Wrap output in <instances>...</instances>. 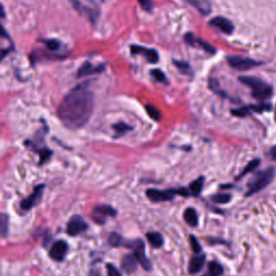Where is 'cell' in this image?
<instances>
[{"instance_id":"cell-1","label":"cell","mask_w":276,"mask_h":276,"mask_svg":"<svg viewBox=\"0 0 276 276\" xmlns=\"http://www.w3.org/2000/svg\"><path fill=\"white\" fill-rule=\"evenodd\" d=\"M89 86L90 81L76 86L58 105V119L67 129L83 128L91 119L94 109V95Z\"/></svg>"},{"instance_id":"cell-2","label":"cell","mask_w":276,"mask_h":276,"mask_svg":"<svg viewBox=\"0 0 276 276\" xmlns=\"http://www.w3.org/2000/svg\"><path fill=\"white\" fill-rule=\"evenodd\" d=\"M239 80L241 83L248 87L251 90L252 97L261 101V103L270 99L274 94L273 87L270 86L268 82H265L264 80H261L257 77L242 76L239 78Z\"/></svg>"},{"instance_id":"cell-3","label":"cell","mask_w":276,"mask_h":276,"mask_svg":"<svg viewBox=\"0 0 276 276\" xmlns=\"http://www.w3.org/2000/svg\"><path fill=\"white\" fill-rule=\"evenodd\" d=\"M275 176V168L273 166L268 167L264 171H260L254 174L247 183V192L245 196L251 197L253 194L260 192L267 188Z\"/></svg>"},{"instance_id":"cell-4","label":"cell","mask_w":276,"mask_h":276,"mask_svg":"<svg viewBox=\"0 0 276 276\" xmlns=\"http://www.w3.org/2000/svg\"><path fill=\"white\" fill-rule=\"evenodd\" d=\"M227 62L231 68L238 71H248L263 65V63L259 62V60H256L250 57H244L241 55H229L227 57Z\"/></svg>"},{"instance_id":"cell-5","label":"cell","mask_w":276,"mask_h":276,"mask_svg":"<svg viewBox=\"0 0 276 276\" xmlns=\"http://www.w3.org/2000/svg\"><path fill=\"white\" fill-rule=\"evenodd\" d=\"M123 246L130 247L134 251V256L136 257L137 261L140 263L142 268L147 271H150L152 268V264L150 260L147 258L145 252V244L141 240H134V241H125Z\"/></svg>"},{"instance_id":"cell-6","label":"cell","mask_w":276,"mask_h":276,"mask_svg":"<svg viewBox=\"0 0 276 276\" xmlns=\"http://www.w3.org/2000/svg\"><path fill=\"white\" fill-rule=\"evenodd\" d=\"M272 110V105L269 103H260L257 105H248L244 106L239 109H234L231 111V114L235 117L239 118H245L249 116L250 114H263V112H269Z\"/></svg>"},{"instance_id":"cell-7","label":"cell","mask_w":276,"mask_h":276,"mask_svg":"<svg viewBox=\"0 0 276 276\" xmlns=\"http://www.w3.org/2000/svg\"><path fill=\"white\" fill-rule=\"evenodd\" d=\"M146 196L152 202H167L174 200L176 196H179V189L178 190H158V189H149L146 192Z\"/></svg>"},{"instance_id":"cell-8","label":"cell","mask_w":276,"mask_h":276,"mask_svg":"<svg viewBox=\"0 0 276 276\" xmlns=\"http://www.w3.org/2000/svg\"><path fill=\"white\" fill-rule=\"evenodd\" d=\"M117 210L109 205H97L92 211V218L98 224H104L109 217H116Z\"/></svg>"},{"instance_id":"cell-9","label":"cell","mask_w":276,"mask_h":276,"mask_svg":"<svg viewBox=\"0 0 276 276\" xmlns=\"http://www.w3.org/2000/svg\"><path fill=\"white\" fill-rule=\"evenodd\" d=\"M88 229V224L84 221V219L79 216V215H75V216L71 217L67 223V234L70 237H76L82 232H84Z\"/></svg>"},{"instance_id":"cell-10","label":"cell","mask_w":276,"mask_h":276,"mask_svg":"<svg viewBox=\"0 0 276 276\" xmlns=\"http://www.w3.org/2000/svg\"><path fill=\"white\" fill-rule=\"evenodd\" d=\"M44 189H45V185H38L37 187H35L33 193L28 196L26 199H24L21 204H19V206L23 210H29L32 209L34 206H36L37 204L41 201L43 194H44Z\"/></svg>"},{"instance_id":"cell-11","label":"cell","mask_w":276,"mask_h":276,"mask_svg":"<svg viewBox=\"0 0 276 276\" xmlns=\"http://www.w3.org/2000/svg\"><path fill=\"white\" fill-rule=\"evenodd\" d=\"M130 50H131V53L133 55H136V54L137 55H144V57L147 59L148 63L157 64L159 62V54L155 49L133 45L130 47Z\"/></svg>"},{"instance_id":"cell-12","label":"cell","mask_w":276,"mask_h":276,"mask_svg":"<svg viewBox=\"0 0 276 276\" xmlns=\"http://www.w3.org/2000/svg\"><path fill=\"white\" fill-rule=\"evenodd\" d=\"M209 25L214 28L219 29L221 33L226 35H231L234 32V25L230 19L223 16H216L209 21Z\"/></svg>"},{"instance_id":"cell-13","label":"cell","mask_w":276,"mask_h":276,"mask_svg":"<svg viewBox=\"0 0 276 276\" xmlns=\"http://www.w3.org/2000/svg\"><path fill=\"white\" fill-rule=\"evenodd\" d=\"M67 252H68V244L63 240L56 241L50 249V257L55 261H63Z\"/></svg>"},{"instance_id":"cell-14","label":"cell","mask_w":276,"mask_h":276,"mask_svg":"<svg viewBox=\"0 0 276 276\" xmlns=\"http://www.w3.org/2000/svg\"><path fill=\"white\" fill-rule=\"evenodd\" d=\"M105 69V65L100 64V65H93L90 62H86L82 64L78 70L77 73V77L78 78H84L91 75H95V74H100L101 71H104Z\"/></svg>"},{"instance_id":"cell-15","label":"cell","mask_w":276,"mask_h":276,"mask_svg":"<svg viewBox=\"0 0 276 276\" xmlns=\"http://www.w3.org/2000/svg\"><path fill=\"white\" fill-rule=\"evenodd\" d=\"M185 41L189 46H192V47L199 46L200 48H202L204 51H206V52L209 53V54L216 53V50H215V48L213 46H210L208 43H205L201 38H196L193 36V34H187L185 36Z\"/></svg>"},{"instance_id":"cell-16","label":"cell","mask_w":276,"mask_h":276,"mask_svg":"<svg viewBox=\"0 0 276 276\" xmlns=\"http://www.w3.org/2000/svg\"><path fill=\"white\" fill-rule=\"evenodd\" d=\"M137 263L139 262L137 261L134 253H133V254H125L123 259H122L121 265L122 269H123L126 273H133L137 269Z\"/></svg>"},{"instance_id":"cell-17","label":"cell","mask_w":276,"mask_h":276,"mask_svg":"<svg viewBox=\"0 0 276 276\" xmlns=\"http://www.w3.org/2000/svg\"><path fill=\"white\" fill-rule=\"evenodd\" d=\"M187 4L196 8L203 15H207L210 12V5L208 0H185Z\"/></svg>"},{"instance_id":"cell-18","label":"cell","mask_w":276,"mask_h":276,"mask_svg":"<svg viewBox=\"0 0 276 276\" xmlns=\"http://www.w3.org/2000/svg\"><path fill=\"white\" fill-rule=\"evenodd\" d=\"M204 264H205V254H200L197 256V257H193L189 263V272L191 274L199 273L203 269Z\"/></svg>"},{"instance_id":"cell-19","label":"cell","mask_w":276,"mask_h":276,"mask_svg":"<svg viewBox=\"0 0 276 276\" xmlns=\"http://www.w3.org/2000/svg\"><path fill=\"white\" fill-rule=\"evenodd\" d=\"M69 2L71 3V5L74 6V8L77 10V11L81 14L83 13H87V16L91 19H94L95 18V10L93 9H89V8H86L82 6V4L80 3V0H69ZM97 14V13H96Z\"/></svg>"},{"instance_id":"cell-20","label":"cell","mask_w":276,"mask_h":276,"mask_svg":"<svg viewBox=\"0 0 276 276\" xmlns=\"http://www.w3.org/2000/svg\"><path fill=\"white\" fill-rule=\"evenodd\" d=\"M146 238L151 246L156 248L162 247L163 244H164V239H163V237L159 232H148L146 234Z\"/></svg>"},{"instance_id":"cell-21","label":"cell","mask_w":276,"mask_h":276,"mask_svg":"<svg viewBox=\"0 0 276 276\" xmlns=\"http://www.w3.org/2000/svg\"><path fill=\"white\" fill-rule=\"evenodd\" d=\"M183 219H185V221L189 224L190 227H197L198 223H199V217H198V214L196 211V209L194 208H187L185 210V213H183Z\"/></svg>"},{"instance_id":"cell-22","label":"cell","mask_w":276,"mask_h":276,"mask_svg":"<svg viewBox=\"0 0 276 276\" xmlns=\"http://www.w3.org/2000/svg\"><path fill=\"white\" fill-rule=\"evenodd\" d=\"M204 186V177H199L198 179L194 180L193 182L190 183L189 186V192L191 196L193 197H198L201 194L202 189Z\"/></svg>"},{"instance_id":"cell-23","label":"cell","mask_w":276,"mask_h":276,"mask_svg":"<svg viewBox=\"0 0 276 276\" xmlns=\"http://www.w3.org/2000/svg\"><path fill=\"white\" fill-rule=\"evenodd\" d=\"M223 274V268L221 264L216 261H211L208 263L207 272L204 274V276H221Z\"/></svg>"},{"instance_id":"cell-24","label":"cell","mask_w":276,"mask_h":276,"mask_svg":"<svg viewBox=\"0 0 276 276\" xmlns=\"http://www.w3.org/2000/svg\"><path fill=\"white\" fill-rule=\"evenodd\" d=\"M259 164H260V160H259V159H254V160L250 161V162L248 163V164L246 165V167H245V168L243 169V172H242V173L240 174V175L237 177V179L239 180V179L243 178L245 175H247V174L253 172L256 168H257V167L259 166Z\"/></svg>"},{"instance_id":"cell-25","label":"cell","mask_w":276,"mask_h":276,"mask_svg":"<svg viewBox=\"0 0 276 276\" xmlns=\"http://www.w3.org/2000/svg\"><path fill=\"white\" fill-rule=\"evenodd\" d=\"M40 43H43L46 48L50 51V52H54V51H57L60 47V43L56 39H43L39 40Z\"/></svg>"},{"instance_id":"cell-26","label":"cell","mask_w":276,"mask_h":276,"mask_svg":"<svg viewBox=\"0 0 276 276\" xmlns=\"http://www.w3.org/2000/svg\"><path fill=\"white\" fill-rule=\"evenodd\" d=\"M108 242H109V244L111 245L112 247H119V246H121V245H124L125 241L118 233H111L109 235Z\"/></svg>"},{"instance_id":"cell-27","label":"cell","mask_w":276,"mask_h":276,"mask_svg":"<svg viewBox=\"0 0 276 276\" xmlns=\"http://www.w3.org/2000/svg\"><path fill=\"white\" fill-rule=\"evenodd\" d=\"M8 229H9L8 216L6 214H2V216H0V233H2L3 238L7 237Z\"/></svg>"},{"instance_id":"cell-28","label":"cell","mask_w":276,"mask_h":276,"mask_svg":"<svg viewBox=\"0 0 276 276\" xmlns=\"http://www.w3.org/2000/svg\"><path fill=\"white\" fill-rule=\"evenodd\" d=\"M146 110L148 112V115L151 119H153L155 121H159L162 117L161 115V111L156 107V106H153V105H147L146 106Z\"/></svg>"},{"instance_id":"cell-29","label":"cell","mask_w":276,"mask_h":276,"mask_svg":"<svg viewBox=\"0 0 276 276\" xmlns=\"http://www.w3.org/2000/svg\"><path fill=\"white\" fill-rule=\"evenodd\" d=\"M232 197L231 194L229 193H220V194H216V196H214L211 198V200L217 203V204H226V203H229L231 201Z\"/></svg>"},{"instance_id":"cell-30","label":"cell","mask_w":276,"mask_h":276,"mask_svg":"<svg viewBox=\"0 0 276 276\" xmlns=\"http://www.w3.org/2000/svg\"><path fill=\"white\" fill-rule=\"evenodd\" d=\"M150 74L157 81H159V82H161V83H166L167 82V79L165 77V74L163 73L161 69H152L150 71Z\"/></svg>"},{"instance_id":"cell-31","label":"cell","mask_w":276,"mask_h":276,"mask_svg":"<svg viewBox=\"0 0 276 276\" xmlns=\"http://www.w3.org/2000/svg\"><path fill=\"white\" fill-rule=\"evenodd\" d=\"M173 63L175 64V66L181 71L182 74H189L190 71H191L190 65H189V63H187V62H182V60H176V59H174V60H173Z\"/></svg>"},{"instance_id":"cell-32","label":"cell","mask_w":276,"mask_h":276,"mask_svg":"<svg viewBox=\"0 0 276 276\" xmlns=\"http://www.w3.org/2000/svg\"><path fill=\"white\" fill-rule=\"evenodd\" d=\"M190 244H191V248L194 252H197V253H200L202 251V247H201V245L200 243L198 242L197 238L194 237V235H191L190 237Z\"/></svg>"},{"instance_id":"cell-33","label":"cell","mask_w":276,"mask_h":276,"mask_svg":"<svg viewBox=\"0 0 276 276\" xmlns=\"http://www.w3.org/2000/svg\"><path fill=\"white\" fill-rule=\"evenodd\" d=\"M137 2L139 3L140 7L145 10V11L147 12H151L152 9H153V4H152V0H137Z\"/></svg>"},{"instance_id":"cell-34","label":"cell","mask_w":276,"mask_h":276,"mask_svg":"<svg viewBox=\"0 0 276 276\" xmlns=\"http://www.w3.org/2000/svg\"><path fill=\"white\" fill-rule=\"evenodd\" d=\"M114 129H115V131L118 133V134H124L125 132L132 130V128L129 126V125L125 124V123H117V124L114 125Z\"/></svg>"},{"instance_id":"cell-35","label":"cell","mask_w":276,"mask_h":276,"mask_svg":"<svg viewBox=\"0 0 276 276\" xmlns=\"http://www.w3.org/2000/svg\"><path fill=\"white\" fill-rule=\"evenodd\" d=\"M107 275L108 276H122L120 271L112 264H107Z\"/></svg>"},{"instance_id":"cell-36","label":"cell","mask_w":276,"mask_h":276,"mask_svg":"<svg viewBox=\"0 0 276 276\" xmlns=\"http://www.w3.org/2000/svg\"><path fill=\"white\" fill-rule=\"evenodd\" d=\"M270 156H271V158L276 162V146H273V147L270 149Z\"/></svg>"},{"instance_id":"cell-37","label":"cell","mask_w":276,"mask_h":276,"mask_svg":"<svg viewBox=\"0 0 276 276\" xmlns=\"http://www.w3.org/2000/svg\"><path fill=\"white\" fill-rule=\"evenodd\" d=\"M90 276H100V274H99V272L97 270H93L90 273Z\"/></svg>"},{"instance_id":"cell-38","label":"cell","mask_w":276,"mask_h":276,"mask_svg":"<svg viewBox=\"0 0 276 276\" xmlns=\"http://www.w3.org/2000/svg\"><path fill=\"white\" fill-rule=\"evenodd\" d=\"M274 119L276 121V105H275V110H274Z\"/></svg>"},{"instance_id":"cell-39","label":"cell","mask_w":276,"mask_h":276,"mask_svg":"<svg viewBox=\"0 0 276 276\" xmlns=\"http://www.w3.org/2000/svg\"><path fill=\"white\" fill-rule=\"evenodd\" d=\"M91 2H94V0H91ZM101 2H103V0H101Z\"/></svg>"}]
</instances>
